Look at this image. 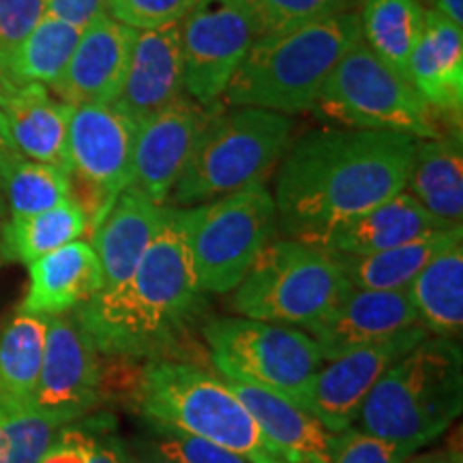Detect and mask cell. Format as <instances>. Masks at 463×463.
<instances>
[{
  "label": "cell",
  "mask_w": 463,
  "mask_h": 463,
  "mask_svg": "<svg viewBox=\"0 0 463 463\" xmlns=\"http://www.w3.org/2000/svg\"><path fill=\"white\" fill-rule=\"evenodd\" d=\"M109 425L112 422L108 419L90 420L78 427H61L39 463H89L92 453H95L97 439H99L101 431L108 430Z\"/></svg>",
  "instance_id": "39"
},
{
  "label": "cell",
  "mask_w": 463,
  "mask_h": 463,
  "mask_svg": "<svg viewBox=\"0 0 463 463\" xmlns=\"http://www.w3.org/2000/svg\"><path fill=\"white\" fill-rule=\"evenodd\" d=\"M0 194L9 202L11 217H28L71 198V183L61 167L17 153L5 167Z\"/></svg>",
  "instance_id": "32"
},
{
  "label": "cell",
  "mask_w": 463,
  "mask_h": 463,
  "mask_svg": "<svg viewBox=\"0 0 463 463\" xmlns=\"http://www.w3.org/2000/svg\"><path fill=\"white\" fill-rule=\"evenodd\" d=\"M405 455L395 444L358 430L335 433L331 463H405Z\"/></svg>",
  "instance_id": "38"
},
{
  "label": "cell",
  "mask_w": 463,
  "mask_h": 463,
  "mask_svg": "<svg viewBox=\"0 0 463 463\" xmlns=\"http://www.w3.org/2000/svg\"><path fill=\"white\" fill-rule=\"evenodd\" d=\"M358 0H249L260 33H283L309 22L354 11Z\"/></svg>",
  "instance_id": "34"
},
{
  "label": "cell",
  "mask_w": 463,
  "mask_h": 463,
  "mask_svg": "<svg viewBox=\"0 0 463 463\" xmlns=\"http://www.w3.org/2000/svg\"><path fill=\"white\" fill-rule=\"evenodd\" d=\"M48 15V0H0V69Z\"/></svg>",
  "instance_id": "37"
},
{
  "label": "cell",
  "mask_w": 463,
  "mask_h": 463,
  "mask_svg": "<svg viewBox=\"0 0 463 463\" xmlns=\"http://www.w3.org/2000/svg\"><path fill=\"white\" fill-rule=\"evenodd\" d=\"M408 191L444 228H459L463 217L461 133L416 140Z\"/></svg>",
  "instance_id": "25"
},
{
  "label": "cell",
  "mask_w": 463,
  "mask_h": 463,
  "mask_svg": "<svg viewBox=\"0 0 463 463\" xmlns=\"http://www.w3.org/2000/svg\"><path fill=\"white\" fill-rule=\"evenodd\" d=\"M80 34L82 28L45 15L9 56V61L0 69V78L17 84H42L52 89L65 73Z\"/></svg>",
  "instance_id": "30"
},
{
  "label": "cell",
  "mask_w": 463,
  "mask_h": 463,
  "mask_svg": "<svg viewBox=\"0 0 463 463\" xmlns=\"http://www.w3.org/2000/svg\"><path fill=\"white\" fill-rule=\"evenodd\" d=\"M133 395L146 422L181 430L251 463H289L230 386L195 364L150 361L137 375Z\"/></svg>",
  "instance_id": "5"
},
{
  "label": "cell",
  "mask_w": 463,
  "mask_h": 463,
  "mask_svg": "<svg viewBox=\"0 0 463 463\" xmlns=\"http://www.w3.org/2000/svg\"><path fill=\"white\" fill-rule=\"evenodd\" d=\"M358 39L356 11L260 34L232 75L223 101L286 116L314 109L328 75Z\"/></svg>",
  "instance_id": "3"
},
{
  "label": "cell",
  "mask_w": 463,
  "mask_h": 463,
  "mask_svg": "<svg viewBox=\"0 0 463 463\" xmlns=\"http://www.w3.org/2000/svg\"><path fill=\"white\" fill-rule=\"evenodd\" d=\"M73 108L50 95L48 86L0 78V114L17 153L69 174L67 133Z\"/></svg>",
  "instance_id": "19"
},
{
  "label": "cell",
  "mask_w": 463,
  "mask_h": 463,
  "mask_svg": "<svg viewBox=\"0 0 463 463\" xmlns=\"http://www.w3.org/2000/svg\"><path fill=\"white\" fill-rule=\"evenodd\" d=\"M137 127L114 103L73 108L67 133L69 183L90 234L131 184Z\"/></svg>",
  "instance_id": "11"
},
{
  "label": "cell",
  "mask_w": 463,
  "mask_h": 463,
  "mask_svg": "<svg viewBox=\"0 0 463 463\" xmlns=\"http://www.w3.org/2000/svg\"><path fill=\"white\" fill-rule=\"evenodd\" d=\"M58 427L31 410L0 403V463H39Z\"/></svg>",
  "instance_id": "33"
},
{
  "label": "cell",
  "mask_w": 463,
  "mask_h": 463,
  "mask_svg": "<svg viewBox=\"0 0 463 463\" xmlns=\"http://www.w3.org/2000/svg\"><path fill=\"white\" fill-rule=\"evenodd\" d=\"M433 9L457 26H463V0H433Z\"/></svg>",
  "instance_id": "44"
},
{
  "label": "cell",
  "mask_w": 463,
  "mask_h": 463,
  "mask_svg": "<svg viewBox=\"0 0 463 463\" xmlns=\"http://www.w3.org/2000/svg\"><path fill=\"white\" fill-rule=\"evenodd\" d=\"M204 292L195 279L187 208L167 206L157 234L129 279L101 289L75 314L99 354L159 361L198 317Z\"/></svg>",
  "instance_id": "2"
},
{
  "label": "cell",
  "mask_w": 463,
  "mask_h": 463,
  "mask_svg": "<svg viewBox=\"0 0 463 463\" xmlns=\"http://www.w3.org/2000/svg\"><path fill=\"white\" fill-rule=\"evenodd\" d=\"M275 232V200L264 184L187 208L191 262L202 292L236 289Z\"/></svg>",
  "instance_id": "10"
},
{
  "label": "cell",
  "mask_w": 463,
  "mask_h": 463,
  "mask_svg": "<svg viewBox=\"0 0 463 463\" xmlns=\"http://www.w3.org/2000/svg\"><path fill=\"white\" fill-rule=\"evenodd\" d=\"M416 324H420L419 314L405 289L352 288L331 314L307 331L320 347L324 361H333L345 352L378 344Z\"/></svg>",
  "instance_id": "17"
},
{
  "label": "cell",
  "mask_w": 463,
  "mask_h": 463,
  "mask_svg": "<svg viewBox=\"0 0 463 463\" xmlns=\"http://www.w3.org/2000/svg\"><path fill=\"white\" fill-rule=\"evenodd\" d=\"M112 0H48V15L78 28H86L97 17L108 15Z\"/></svg>",
  "instance_id": "40"
},
{
  "label": "cell",
  "mask_w": 463,
  "mask_h": 463,
  "mask_svg": "<svg viewBox=\"0 0 463 463\" xmlns=\"http://www.w3.org/2000/svg\"><path fill=\"white\" fill-rule=\"evenodd\" d=\"M416 140L405 133L331 127L289 144L275 183L277 228L317 245L335 228L405 189Z\"/></svg>",
  "instance_id": "1"
},
{
  "label": "cell",
  "mask_w": 463,
  "mask_h": 463,
  "mask_svg": "<svg viewBox=\"0 0 463 463\" xmlns=\"http://www.w3.org/2000/svg\"><path fill=\"white\" fill-rule=\"evenodd\" d=\"M109 430H112V425L101 431L89 463H123V439L112 436Z\"/></svg>",
  "instance_id": "41"
},
{
  "label": "cell",
  "mask_w": 463,
  "mask_h": 463,
  "mask_svg": "<svg viewBox=\"0 0 463 463\" xmlns=\"http://www.w3.org/2000/svg\"><path fill=\"white\" fill-rule=\"evenodd\" d=\"M457 242H463V225L459 228L438 230L405 245L386 249V251L369 253V256H339L337 262L358 289H405L416 275Z\"/></svg>",
  "instance_id": "26"
},
{
  "label": "cell",
  "mask_w": 463,
  "mask_h": 463,
  "mask_svg": "<svg viewBox=\"0 0 463 463\" xmlns=\"http://www.w3.org/2000/svg\"><path fill=\"white\" fill-rule=\"evenodd\" d=\"M405 292L430 335L459 337L463 328V242L433 258Z\"/></svg>",
  "instance_id": "27"
},
{
  "label": "cell",
  "mask_w": 463,
  "mask_h": 463,
  "mask_svg": "<svg viewBox=\"0 0 463 463\" xmlns=\"http://www.w3.org/2000/svg\"><path fill=\"white\" fill-rule=\"evenodd\" d=\"M427 337L430 331L416 324L378 344L345 352L326 367L322 364L316 375L309 412L331 433L350 430L382 375Z\"/></svg>",
  "instance_id": "14"
},
{
  "label": "cell",
  "mask_w": 463,
  "mask_h": 463,
  "mask_svg": "<svg viewBox=\"0 0 463 463\" xmlns=\"http://www.w3.org/2000/svg\"><path fill=\"white\" fill-rule=\"evenodd\" d=\"M260 34L249 0H198L181 22L187 97L204 108L222 101Z\"/></svg>",
  "instance_id": "12"
},
{
  "label": "cell",
  "mask_w": 463,
  "mask_h": 463,
  "mask_svg": "<svg viewBox=\"0 0 463 463\" xmlns=\"http://www.w3.org/2000/svg\"><path fill=\"white\" fill-rule=\"evenodd\" d=\"M213 114V108L200 106L184 95L148 116L137 127L129 187L165 204Z\"/></svg>",
  "instance_id": "15"
},
{
  "label": "cell",
  "mask_w": 463,
  "mask_h": 463,
  "mask_svg": "<svg viewBox=\"0 0 463 463\" xmlns=\"http://www.w3.org/2000/svg\"><path fill=\"white\" fill-rule=\"evenodd\" d=\"M461 345L455 339H422L364 399L358 414L363 431L395 444L405 455L427 447L461 412Z\"/></svg>",
  "instance_id": "4"
},
{
  "label": "cell",
  "mask_w": 463,
  "mask_h": 463,
  "mask_svg": "<svg viewBox=\"0 0 463 463\" xmlns=\"http://www.w3.org/2000/svg\"><path fill=\"white\" fill-rule=\"evenodd\" d=\"M223 380L245 382L309 410L324 356L309 335L251 317H213L202 328Z\"/></svg>",
  "instance_id": "8"
},
{
  "label": "cell",
  "mask_w": 463,
  "mask_h": 463,
  "mask_svg": "<svg viewBox=\"0 0 463 463\" xmlns=\"http://www.w3.org/2000/svg\"><path fill=\"white\" fill-rule=\"evenodd\" d=\"M123 463H176L165 459L155 453L153 449H148V444L144 439H137V442H125L123 439Z\"/></svg>",
  "instance_id": "42"
},
{
  "label": "cell",
  "mask_w": 463,
  "mask_h": 463,
  "mask_svg": "<svg viewBox=\"0 0 463 463\" xmlns=\"http://www.w3.org/2000/svg\"><path fill=\"white\" fill-rule=\"evenodd\" d=\"M405 463H461V457L459 453H453V450H449V453H431V455H425L420 457V459H412Z\"/></svg>",
  "instance_id": "45"
},
{
  "label": "cell",
  "mask_w": 463,
  "mask_h": 463,
  "mask_svg": "<svg viewBox=\"0 0 463 463\" xmlns=\"http://www.w3.org/2000/svg\"><path fill=\"white\" fill-rule=\"evenodd\" d=\"M31 286L22 314L62 316L80 309L103 289L99 258L89 242H69L28 264Z\"/></svg>",
  "instance_id": "21"
},
{
  "label": "cell",
  "mask_w": 463,
  "mask_h": 463,
  "mask_svg": "<svg viewBox=\"0 0 463 463\" xmlns=\"http://www.w3.org/2000/svg\"><path fill=\"white\" fill-rule=\"evenodd\" d=\"M438 230L449 228H444L403 189L384 204L341 223L320 242V247L339 256H369Z\"/></svg>",
  "instance_id": "24"
},
{
  "label": "cell",
  "mask_w": 463,
  "mask_h": 463,
  "mask_svg": "<svg viewBox=\"0 0 463 463\" xmlns=\"http://www.w3.org/2000/svg\"><path fill=\"white\" fill-rule=\"evenodd\" d=\"M223 382L253 416L260 431L289 463H331L335 433L309 410L260 386L236 380Z\"/></svg>",
  "instance_id": "22"
},
{
  "label": "cell",
  "mask_w": 463,
  "mask_h": 463,
  "mask_svg": "<svg viewBox=\"0 0 463 463\" xmlns=\"http://www.w3.org/2000/svg\"><path fill=\"white\" fill-rule=\"evenodd\" d=\"M352 283L337 258L297 239L270 241L236 289L230 309L260 322L309 328L337 307Z\"/></svg>",
  "instance_id": "7"
},
{
  "label": "cell",
  "mask_w": 463,
  "mask_h": 463,
  "mask_svg": "<svg viewBox=\"0 0 463 463\" xmlns=\"http://www.w3.org/2000/svg\"><path fill=\"white\" fill-rule=\"evenodd\" d=\"M101 397L103 369L89 335L71 316H48L43 364L31 410L61 430L95 410Z\"/></svg>",
  "instance_id": "13"
},
{
  "label": "cell",
  "mask_w": 463,
  "mask_h": 463,
  "mask_svg": "<svg viewBox=\"0 0 463 463\" xmlns=\"http://www.w3.org/2000/svg\"><path fill=\"white\" fill-rule=\"evenodd\" d=\"M294 120L260 108L213 114L167 206L191 208L264 184L292 144Z\"/></svg>",
  "instance_id": "6"
},
{
  "label": "cell",
  "mask_w": 463,
  "mask_h": 463,
  "mask_svg": "<svg viewBox=\"0 0 463 463\" xmlns=\"http://www.w3.org/2000/svg\"><path fill=\"white\" fill-rule=\"evenodd\" d=\"M164 213L165 204L148 200L133 187L118 195L106 219L92 230V249L101 264L103 289L129 279L157 234Z\"/></svg>",
  "instance_id": "23"
},
{
  "label": "cell",
  "mask_w": 463,
  "mask_h": 463,
  "mask_svg": "<svg viewBox=\"0 0 463 463\" xmlns=\"http://www.w3.org/2000/svg\"><path fill=\"white\" fill-rule=\"evenodd\" d=\"M153 438L144 439L148 449L155 453L165 457V459L176 463H251L245 457L232 453L228 449L217 447V444L204 442V439L189 436L181 430L174 427L157 425V422H148Z\"/></svg>",
  "instance_id": "35"
},
{
  "label": "cell",
  "mask_w": 463,
  "mask_h": 463,
  "mask_svg": "<svg viewBox=\"0 0 463 463\" xmlns=\"http://www.w3.org/2000/svg\"><path fill=\"white\" fill-rule=\"evenodd\" d=\"M137 31L101 15L82 28L65 73L52 86L54 95L71 108L86 103H114L123 89Z\"/></svg>",
  "instance_id": "16"
},
{
  "label": "cell",
  "mask_w": 463,
  "mask_h": 463,
  "mask_svg": "<svg viewBox=\"0 0 463 463\" xmlns=\"http://www.w3.org/2000/svg\"><path fill=\"white\" fill-rule=\"evenodd\" d=\"M314 109L345 129L405 133L414 140L442 136L433 109L414 86L384 65L361 39L335 65Z\"/></svg>",
  "instance_id": "9"
},
{
  "label": "cell",
  "mask_w": 463,
  "mask_h": 463,
  "mask_svg": "<svg viewBox=\"0 0 463 463\" xmlns=\"http://www.w3.org/2000/svg\"><path fill=\"white\" fill-rule=\"evenodd\" d=\"M15 155H17V148L14 146V142H11L7 125H5L3 114H0V178H3L5 167H7V164L15 157Z\"/></svg>",
  "instance_id": "43"
},
{
  "label": "cell",
  "mask_w": 463,
  "mask_h": 463,
  "mask_svg": "<svg viewBox=\"0 0 463 463\" xmlns=\"http://www.w3.org/2000/svg\"><path fill=\"white\" fill-rule=\"evenodd\" d=\"M89 232L84 211L69 198L54 208L28 217H11L3 232V256L33 264Z\"/></svg>",
  "instance_id": "31"
},
{
  "label": "cell",
  "mask_w": 463,
  "mask_h": 463,
  "mask_svg": "<svg viewBox=\"0 0 463 463\" xmlns=\"http://www.w3.org/2000/svg\"><path fill=\"white\" fill-rule=\"evenodd\" d=\"M198 0H112L108 15L133 31L181 24Z\"/></svg>",
  "instance_id": "36"
},
{
  "label": "cell",
  "mask_w": 463,
  "mask_h": 463,
  "mask_svg": "<svg viewBox=\"0 0 463 463\" xmlns=\"http://www.w3.org/2000/svg\"><path fill=\"white\" fill-rule=\"evenodd\" d=\"M184 95L181 24L137 31L114 106L140 125Z\"/></svg>",
  "instance_id": "18"
},
{
  "label": "cell",
  "mask_w": 463,
  "mask_h": 463,
  "mask_svg": "<svg viewBox=\"0 0 463 463\" xmlns=\"http://www.w3.org/2000/svg\"><path fill=\"white\" fill-rule=\"evenodd\" d=\"M45 335L48 316L22 311L0 328V403L7 408L31 410L43 364Z\"/></svg>",
  "instance_id": "28"
},
{
  "label": "cell",
  "mask_w": 463,
  "mask_h": 463,
  "mask_svg": "<svg viewBox=\"0 0 463 463\" xmlns=\"http://www.w3.org/2000/svg\"><path fill=\"white\" fill-rule=\"evenodd\" d=\"M405 80L433 112L461 123L463 109V28L436 9H427L425 31L408 61Z\"/></svg>",
  "instance_id": "20"
},
{
  "label": "cell",
  "mask_w": 463,
  "mask_h": 463,
  "mask_svg": "<svg viewBox=\"0 0 463 463\" xmlns=\"http://www.w3.org/2000/svg\"><path fill=\"white\" fill-rule=\"evenodd\" d=\"M356 15L361 42L405 78L410 56L425 31L427 9L419 0H364Z\"/></svg>",
  "instance_id": "29"
}]
</instances>
